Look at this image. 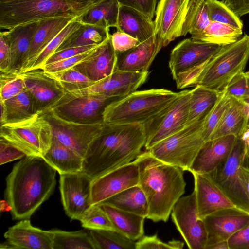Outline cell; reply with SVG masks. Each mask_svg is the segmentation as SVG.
Instances as JSON below:
<instances>
[{
    "instance_id": "obj_1",
    "label": "cell",
    "mask_w": 249,
    "mask_h": 249,
    "mask_svg": "<svg viewBox=\"0 0 249 249\" xmlns=\"http://www.w3.org/2000/svg\"><path fill=\"white\" fill-rule=\"evenodd\" d=\"M56 172L39 156H25L13 166L4 191L13 219H30L48 199L56 185Z\"/></svg>"
},
{
    "instance_id": "obj_2",
    "label": "cell",
    "mask_w": 249,
    "mask_h": 249,
    "mask_svg": "<svg viewBox=\"0 0 249 249\" xmlns=\"http://www.w3.org/2000/svg\"><path fill=\"white\" fill-rule=\"evenodd\" d=\"M145 142L143 124H104L85 155L82 171L93 180L134 160Z\"/></svg>"
},
{
    "instance_id": "obj_3",
    "label": "cell",
    "mask_w": 249,
    "mask_h": 249,
    "mask_svg": "<svg viewBox=\"0 0 249 249\" xmlns=\"http://www.w3.org/2000/svg\"><path fill=\"white\" fill-rule=\"evenodd\" d=\"M135 160L139 168V185L148 204L146 218L154 222H166L185 191L184 171L157 159L146 150Z\"/></svg>"
},
{
    "instance_id": "obj_4",
    "label": "cell",
    "mask_w": 249,
    "mask_h": 249,
    "mask_svg": "<svg viewBox=\"0 0 249 249\" xmlns=\"http://www.w3.org/2000/svg\"><path fill=\"white\" fill-rule=\"evenodd\" d=\"M249 59V36L245 34L174 80L178 89L201 86L223 92L231 79L244 71Z\"/></svg>"
},
{
    "instance_id": "obj_5",
    "label": "cell",
    "mask_w": 249,
    "mask_h": 249,
    "mask_svg": "<svg viewBox=\"0 0 249 249\" xmlns=\"http://www.w3.org/2000/svg\"><path fill=\"white\" fill-rule=\"evenodd\" d=\"M178 92L165 89L135 91L106 107L105 124H144L167 107Z\"/></svg>"
},
{
    "instance_id": "obj_6",
    "label": "cell",
    "mask_w": 249,
    "mask_h": 249,
    "mask_svg": "<svg viewBox=\"0 0 249 249\" xmlns=\"http://www.w3.org/2000/svg\"><path fill=\"white\" fill-rule=\"evenodd\" d=\"M206 116L146 150L162 162L188 171L205 143L202 133Z\"/></svg>"
},
{
    "instance_id": "obj_7",
    "label": "cell",
    "mask_w": 249,
    "mask_h": 249,
    "mask_svg": "<svg viewBox=\"0 0 249 249\" xmlns=\"http://www.w3.org/2000/svg\"><path fill=\"white\" fill-rule=\"evenodd\" d=\"M0 135L27 156L42 157L53 138L52 124L44 115L37 113L23 120L1 124Z\"/></svg>"
},
{
    "instance_id": "obj_8",
    "label": "cell",
    "mask_w": 249,
    "mask_h": 249,
    "mask_svg": "<svg viewBox=\"0 0 249 249\" xmlns=\"http://www.w3.org/2000/svg\"><path fill=\"white\" fill-rule=\"evenodd\" d=\"M79 15L63 0H11L0 2V28L18 25L55 17Z\"/></svg>"
},
{
    "instance_id": "obj_9",
    "label": "cell",
    "mask_w": 249,
    "mask_h": 249,
    "mask_svg": "<svg viewBox=\"0 0 249 249\" xmlns=\"http://www.w3.org/2000/svg\"><path fill=\"white\" fill-rule=\"evenodd\" d=\"M245 161L243 141L237 137L228 158L209 174L235 207L249 213V198L243 173Z\"/></svg>"
},
{
    "instance_id": "obj_10",
    "label": "cell",
    "mask_w": 249,
    "mask_h": 249,
    "mask_svg": "<svg viewBox=\"0 0 249 249\" xmlns=\"http://www.w3.org/2000/svg\"><path fill=\"white\" fill-rule=\"evenodd\" d=\"M123 97H108L102 95L70 96L64 95L37 113L44 115L54 111L68 120L82 123L103 122V113L107 106Z\"/></svg>"
},
{
    "instance_id": "obj_11",
    "label": "cell",
    "mask_w": 249,
    "mask_h": 249,
    "mask_svg": "<svg viewBox=\"0 0 249 249\" xmlns=\"http://www.w3.org/2000/svg\"><path fill=\"white\" fill-rule=\"evenodd\" d=\"M190 94L191 90L178 92V97L167 107L143 124L146 150L186 126Z\"/></svg>"
},
{
    "instance_id": "obj_12",
    "label": "cell",
    "mask_w": 249,
    "mask_h": 249,
    "mask_svg": "<svg viewBox=\"0 0 249 249\" xmlns=\"http://www.w3.org/2000/svg\"><path fill=\"white\" fill-rule=\"evenodd\" d=\"M44 116L52 124L53 137L83 159L89 148L104 128L103 122H75L64 119L53 111Z\"/></svg>"
},
{
    "instance_id": "obj_13",
    "label": "cell",
    "mask_w": 249,
    "mask_h": 249,
    "mask_svg": "<svg viewBox=\"0 0 249 249\" xmlns=\"http://www.w3.org/2000/svg\"><path fill=\"white\" fill-rule=\"evenodd\" d=\"M171 214L173 222L188 248L205 249L207 231L203 220L198 216L194 190L178 200Z\"/></svg>"
},
{
    "instance_id": "obj_14",
    "label": "cell",
    "mask_w": 249,
    "mask_h": 249,
    "mask_svg": "<svg viewBox=\"0 0 249 249\" xmlns=\"http://www.w3.org/2000/svg\"><path fill=\"white\" fill-rule=\"evenodd\" d=\"M92 179L83 171L60 175V192L64 209L72 220H80L92 206Z\"/></svg>"
},
{
    "instance_id": "obj_15",
    "label": "cell",
    "mask_w": 249,
    "mask_h": 249,
    "mask_svg": "<svg viewBox=\"0 0 249 249\" xmlns=\"http://www.w3.org/2000/svg\"><path fill=\"white\" fill-rule=\"evenodd\" d=\"M148 71L132 72L115 70L110 75L82 89L65 91L70 96L102 95L108 97H124L135 91L146 80Z\"/></svg>"
},
{
    "instance_id": "obj_16",
    "label": "cell",
    "mask_w": 249,
    "mask_h": 249,
    "mask_svg": "<svg viewBox=\"0 0 249 249\" xmlns=\"http://www.w3.org/2000/svg\"><path fill=\"white\" fill-rule=\"evenodd\" d=\"M139 168L134 160L92 180V205L99 204L131 187L139 185Z\"/></svg>"
},
{
    "instance_id": "obj_17",
    "label": "cell",
    "mask_w": 249,
    "mask_h": 249,
    "mask_svg": "<svg viewBox=\"0 0 249 249\" xmlns=\"http://www.w3.org/2000/svg\"><path fill=\"white\" fill-rule=\"evenodd\" d=\"M190 0H160L155 11V32L160 48L181 36Z\"/></svg>"
},
{
    "instance_id": "obj_18",
    "label": "cell",
    "mask_w": 249,
    "mask_h": 249,
    "mask_svg": "<svg viewBox=\"0 0 249 249\" xmlns=\"http://www.w3.org/2000/svg\"><path fill=\"white\" fill-rule=\"evenodd\" d=\"M222 46L191 37L179 42L172 50L169 61L173 79L210 58Z\"/></svg>"
},
{
    "instance_id": "obj_19",
    "label": "cell",
    "mask_w": 249,
    "mask_h": 249,
    "mask_svg": "<svg viewBox=\"0 0 249 249\" xmlns=\"http://www.w3.org/2000/svg\"><path fill=\"white\" fill-rule=\"evenodd\" d=\"M207 234L206 247L228 240L249 223V213L236 207L217 211L203 219Z\"/></svg>"
},
{
    "instance_id": "obj_20",
    "label": "cell",
    "mask_w": 249,
    "mask_h": 249,
    "mask_svg": "<svg viewBox=\"0 0 249 249\" xmlns=\"http://www.w3.org/2000/svg\"><path fill=\"white\" fill-rule=\"evenodd\" d=\"M18 74L33 96L36 113L51 106L65 93L59 82L42 69H33Z\"/></svg>"
},
{
    "instance_id": "obj_21",
    "label": "cell",
    "mask_w": 249,
    "mask_h": 249,
    "mask_svg": "<svg viewBox=\"0 0 249 249\" xmlns=\"http://www.w3.org/2000/svg\"><path fill=\"white\" fill-rule=\"evenodd\" d=\"M194 178L198 216L203 219L217 211L235 207L212 179L209 173H192Z\"/></svg>"
},
{
    "instance_id": "obj_22",
    "label": "cell",
    "mask_w": 249,
    "mask_h": 249,
    "mask_svg": "<svg viewBox=\"0 0 249 249\" xmlns=\"http://www.w3.org/2000/svg\"><path fill=\"white\" fill-rule=\"evenodd\" d=\"M237 137L226 135L205 142L195 158L189 171L191 173H210L229 157Z\"/></svg>"
},
{
    "instance_id": "obj_23",
    "label": "cell",
    "mask_w": 249,
    "mask_h": 249,
    "mask_svg": "<svg viewBox=\"0 0 249 249\" xmlns=\"http://www.w3.org/2000/svg\"><path fill=\"white\" fill-rule=\"evenodd\" d=\"M75 18L55 17L39 21L29 52L21 64L18 74L29 71L38 55Z\"/></svg>"
},
{
    "instance_id": "obj_24",
    "label": "cell",
    "mask_w": 249,
    "mask_h": 249,
    "mask_svg": "<svg viewBox=\"0 0 249 249\" xmlns=\"http://www.w3.org/2000/svg\"><path fill=\"white\" fill-rule=\"evenodd\" d=\"M117 54L109 37L96 47L91 54L74 67L93 81L98 82L116 70Z\"/></svg>"
},
{
    "instance_id": "obj_25",
    "label": "cell",
    "mask_w": 249,
    "mask_h": 249,
    "mask_svg": "<svg viewBox=\"0 0 249 249\" xmlns=\"http://www.w3.org/2000/svg\"><path fill=\"white\" fill-rule=\"evenodd\" d=\"M4 236L15 249H53V231L35 227L29 219L20 220L10 227Z\"/></svg>"
},
{
    "instance_id": "obj_26",
    "label": "cell",
    "mask_w": 249,
    "mask_h": 249,
    "mask_svg": "<svg viewBox=\"0 0 249 249\" xmlns=\"http://www.w3.org/2000/svg\"><path fill=\"white\" fill-rule=\"evenodd\" d=\"M161 50L156 35L124 52L116 53V70L144 72L148 70Z\"/></svg>"
},
{
    "instance_id": "obj_27",
    "label": "cell",
    "mask_w": 249,
    "mask_h": 249,
    "mask_svg": "<svg viewBox=\"0 0 249 249\" xmlns=\"http://www.w3.org/2000/svg\"><path fill=\"white\" fill-rule=\"evenodd\" d=\"M117 31L127 34L143 42L155 35L152 19L139 11L120 5L116 26Z\"/></svg>"
},
{
    "instance_id": "obj_28",
    "label": "cell",
    "mask_w": 249,
    "mask_h": 249,
    "mask_svg": "<svg viewBox=\"0 0 249 249\" xmlns=\"http://www.w3.org/2000/svg\"><path fill=\"white\" fill-rule=\"evenodd\" d=\"M248 112L244 101L231 98L210 140L229 135L240 137L246 128Z\"/></svg>"
},
{
    "instance_id": "obj_29",
    "label": "cell",
    "mask_w": 249,
    "mask_h": 249,
    "mask_svg": "<svg viewBox=\"0 0 249 249\" xmlns=\"http://www.w3.org/2000/svg\"><path fill=\"white\" fill-rule=\"evenodd\" d=\"M38 21L21 24L6 31L11 53L9 71L18 74L21 64L29 52Z\"/></svg>"
},
{
    "instance_id": "obj_30",
    "label": "cell",
    "mask_w": 249,
    "mask_h": 249,
    "mask_svg": "<svg viewBox=\"0 0 249 249\" xmlns=\"http://www.w3.org/2000/svg\"><path fill=\"white\" fill-rule=\"evenodd\" d=\"M43 158L59 175L83 170V158L54 137L50 148Z\"/></svg>"
},
{
    "instance_id": "obj_31",
    "label": "cell",
    "mask_w": 249,
    "mask_h": 249,
    "mask_svg": "<svg viewBox=\"0 0 249 249\" xmlns=\"http://www.w3.org/2000/svg\"><path fill=\"white\" fill-rule=\"evenodd\" d=\"M108 215L114 229L133 241L144 236L145 217L107 204H99Z\"/></svg>"
},
{
    "instance_id": "obj_32",
    "label": "cell",
    "mask_w": 249,
    "mask_h": 249,
    "mask_svg": "<svg viewBox=\"0 0 249 249\" xmlns=\"http://www.w3.org/2000/svg\"><path fill=\"white\" fill-rule=\"evenodd\" d=\"M0 102V124L23 120L36 113L33 96L26 88L18 95Z\"/></svg>"
},
{
    "instance_id": "obj_33",
    "label": "cell",
    "mask_w": 249,
    "mask_h": 249,
    "mask_svg": "<svg viewBox=\"0 0 249 249\" xmlns=\"http://www.w3.org/2000/svg\"><path fill=\"white\" fill-rule=\"evenodd\" d=\"M146 218L149 212L146 197L139 185L128 188L102 203Z\"/></svg>"
},
{
    "instance_id": "obj_34",
    "label": "cell",
    "mask_w": 249,
    "mask_h": 249,
    "mask_svg": "<svg viewBox=\"0 0 249 249\" xmlns=\"http://www.w3.org/2000/svg\"><path fill=\"white\" fill-rule=\"evenodd\" d=\"M224 92H218L201 86H196L191 90L189 112L186 126L206 116L215 106Z\"/></svg>"
},
{
    "instance_id": "obj_35",
    "label": "cell",
    "mask_w": 249,
    "mask_h": 249,
    "mask_svg": "<svg viewBox=\"0 0 249 249\" xmlns=\"http://www.w3.org/2000/svg\"><path fill=\"white\" fill-rule=\"evenodd\" d=\"M120 4L117 0H105L77 17L82 24L107 28L116 27Z\"/></svg>"
},
{
    "instance_id": "obj_36",
    "label": "cell",
    "mask_w": 249,
    "mask_h": 249,
    "mask_svg": "<svg viewBox=\"0 0 249 249\" xmlns=\"http://www.w3.org/2000/svg\"><path fill=\"white\" fill-rule=\"evenodd\" d=\"M110 36L108 28L82 24L63 42L56 52L72 47L99 45Z\"/></svg>"
},
{
    "instance_id": "obj_37",
    "label": "cell",
    "mask_w": 249,
    "mask_h": 249,
    "mask_svg": "<svg viewBox=\"0 0 249 249\" xmlns=\"http://www.w3.org/2000/svg\"><path fill=\"white\" fill-rule=\"evenodd\" d=\"M211 21L206 0H190L181 31V36L188 33L193 38L200 34Z\"/></svg>"
},
{
    "instance_id": "obj_38",
    "label": "cell",
    "mask_w": 249,
    "mask_h": 249,
    "mask_svg": "<svg viewBox=\"0 0 249 249\" xmlns=\"http://www.w3.org/2000/svg\"><path fill=\"white\" fill-rule=\"evenodd\" d=\"M242 29L216 21H210L200 34L193 38L224 46L235 42L242 36Z\"/></svg>"
},
{
    "instance_id": "obj_39",
    "label": "cell",
    "mask_w": 249,
    "mask_h": 249,
    "mask_svg": "<svg viewBox=\"0 0 249 249\" xmlns=\"http://www.w3.org/2000/svg\"><path fill=\"white\" fill-rule=\"evenodd\" d=\"M53 249H96L89 233L53 230Z\"/></svg>"
},
{
    "instance_id": "obj_40",
    "label": "cell",
    "mask_w": 249,
    "mask_h": 249,
    "mask_svg": "<svg viewBox=\"0 0 249 249\" xmlns=\"http://www.w3.org/2000/svg\"><path fill=\"white\" fill-rule=\"evenodd\" d=\"M96 249H136V242L115 230H93L89 232Z\"/></svg>"
},
{
    "instance_id": "obj_41",
    "label": "cell",
    "mask_w": 249,
    "mask_h": 249,
    "mask_svg": "<svg viewBox=\"0 0 249 249\" xmlns=\"http://www.w3.org/2000/svg\"><path fill=\"white\" fill-rule=\"evenodd\" d=\"M82 24L78 20L77 17L74 18L38 55L30 70L42 69L46 61L56 52L63 42Z\"/></svg>"
},
{
    "instance_id": "obj_42",
    "label": "cell",
    "mask_w": 249,
    "mask_h": 249,
    "mask_svg": "<svg viewBox=\"0 0 249 249\" xmlns=\"http://www.w3.org/2000/svg\"><path fill=\"white\" fill-rule=\"evenodd\" d=\"M47 73L58 81L65 91L82 89L96 82L90 80L74 67L53 73Z\"/></svg>"
},
{
    "instance_id": "obj_43",
    "label": "cell",
    "mask_w": 249,
    "mask_h": 249,
    "mask_svg": "<svg viewBox=\"0 0 249 249\" xmlns=\"http://www.w3.org/2000/svg\"><path fill=\"white\" fill-rule=\"evenodd\" d=\"M208 15L211 21H216L242 29V21L222 1L206 0Z\"/></svg>"
},
{
    "instance_id": "obj_44",
    "label": "cell",
    "mask_w": 249,
    "mask_h": 249,
    "mask_svg": "<svg viewBox=\"0 0 249 249\" xmlns=\"http://www.w3.org/2000/svg\"><path fill=\"white\" fill-rule=\"evenodd\" d=\"M83 227L93 230H114L105 210L99 204L92 205L80 219Z\"/></svg>"
},
{
    "instance_id": "obj_45",
    "label": "cell",
    "mask_w": 249,
    "mask_h": 249,
    "mask_svg": "<svg viewBox=\"0 0 249 249\" xmlns=\"http://www.w3.org/2000/svg\"><path fill=\"white\" fill-rule=\"evenodd\" d=\"M0 101H4L22 92L25 86L18 74L7 71L0 72Z\"/></svg>"
},
{
    "instance_id": "obj_46",
    "label": "cell",
    "mask_w": 249,
    "mask_h": 249,
    "mask_svg": "<svg viewBox=\"0 0 249 249\" xmlns=\"http://www.w3.org/2000/svg\"><path fill=\"white\" fill-rule=\"evenodd\" d=\"M183 246V242L174 239L168 243L164 242L157 234L143 236L136 242V249H182Z\"/></svg>"
},
{
    "instance_id": "obj_47",
    "label": "cell",
    "mask_w": 249,
    "mask_h": 249,
    "mask_svg": "<svg viewBox=\"0 0 249 249\" xmlns=\"http://www.w3.org/2000/svg\"><path fill=\"white\" fill-rule=\"evenodd\" d=\"M248 86L246 72H241L230 82L226 89V93L230 97L243 101L248 93Z\"/></svg>"
},
{
    "instance_id": "obj_48",
    "label": "cell",
    "mask_w": 249,
    "mask_h": 249,
    "mask_svg": "<svg viewBox=\"0 0 249 249\" xmlns=\"http://www.w3.org/2000/svg\"><path fill=\"white\" fill-rule=\"evenodd\" d=\"M94 48L63 60L46 64L42 69L46 73H53L72 68L88 57Z\"/></svg>"
},
{
    "instance_id": "obj_49",
    "label": "cell",
    "mask_w": 249,
    "mask_h": 249,
    "mask_svg": "<svg viewBox=\"0 0 249 249\" xmlns=\"http://www.w3.org/2000/svg\"><path fill=\"white\" fill-rule=\"evenodd\" d=\"M26 155L0 138V164L3 165L17 160H21Z\"/></svg>"
},
{
    "instance_id": "obj_50",
    "label": "cell",
    "mask_w": 249,
    "mask_h": 249,
    "mask_svg": "<svg viewBox=\"0 0 249 249\" xmlns=\"http://www.w3.org/2000/svg\"><path fill=\"white\" fill-rule=\"evenodd\" d=\"M120 5L135 9L152 19L155 14L157 0H117Z\"/></svg>"
},
{
    "instance_id": "obj_51",
    "label": "cell",
    "mask_w": 249,
    "mask_h": 249,
    "mask_svg": "<svg viewBox=\"0 0 249 249\" xmlns=\"http://www.w3.org/2000/svg\"><path fill=\"white\" fill-rule=\"evenodd\" d=\"M113 47L116 53L127 51L140 43L130 35L119 31L111 35Z\"/></svg>"
},
{
    "instance_id": "obj_52",
    "label": "cell",
    "mask_w": 249,
    "mask_h": 249,
    "mask_svg": "<svg viewBox=\"0 0 249 249\" xmlns=\"http://www.w3.org/2000/svg\"><path fill=\"white\" fill-rule=\"evenodd\" d=\"M11 53L9 41L6 31L0 33V71L5 72L10 70Z\"/></svg>"
},
{
    "instance_id": "obj_53",
    "label": "cell",
    "mask_w": 249,
    "mask_h": 249,
    "mask_svg": "<svg viewBox=\"0 0 249 249\" xmlns=\"http://www.w3.org/2000/svg\"><path fill=\"white\" fill-rule=\"evenodd\" d=\"M229 249H249V223L227 240Z\"/></svg>"
},
{
    "instance_id": "obj_54",
    "label": "cell",
    "mask_w": 249,
    "mask_h": 249,
    "mask_svg": "<svg viewBox=\"0 0 249 249\" xmlns=\"http://www.w3.org/2000/svg\"><path fill=\"white\" fill-rule=\"evenodd\" d=\"M97 46L98 45H92L81 47H72L56 52L46 61L45 65L57 62L76 55L91 50Z\"/></svg>"
},
{
    "instance_id": "obj_55",
    "label": "cell",
    "mask_w": 249,
    "mask_h": 249,
    "mask_svg": "<svg viewBox=\"0 0 249 249\" xmlns=\"http://www.w3.org/2000/svg\"><path fill=\"white\" fill-rule=\"evenodd\" d=\"M11 0H0V2H5ZM76 12L79 16L93 6L105 0H63Z\"/></svg>"
},
{
    "instance_id": "obj_56",
    "label": "cell",
    "mask_w": 249,
    "mask_h": 249,
    "mask_svg": "<svg viewBox=\"0 0 249 249\" xmlns=\"http://www.w3.org/2000/svg\"><path fill=\"white\" fill-rule=\"evenodd\" d=\"M238 17L249 13V0H222Z\"/></svg>"
},
{
    "instance_id": "obj_57",
    "label": "cell",
    "mask_w": 249,
    "mask_h": 249,
    "mask_svg": "<svg viewBox=\"0 0 249 249\" xmlns=\"http://www.w3.org/2000/svg\"><path fill=\"white\" fill-rule=\"evenodd\" d=\"M240 138L244 144L246 160L249 163V127L245 129Z\"/></svg>"
},
{
    "instance_id": "obj_58",
    "label": "cell",
    "mask_w": 249,
    "mask_h": 249,
    "mask_svg": "<svg viewBox=\"0 0 249 249\" xmlns=\"http://www.w3.org/2000/svg\"><path fill=\"white\" fill-rule=\"evenodd\" d=\"M206 249H229L227 240L215 243L206 247Z\"/></svg>"
},
{
    "instance_id": "obj_59",
    "label": "cell",
    "mask_w": 249,
    "mask_h": 249,
    "mask_svg": "<svg viewBox=\"0 0 249 249\" xmlns=\"http://www.w3.org/2000/svg\"><path fill=\"white\" fill-rule=\"evenodd\" d=\"M243 173L244 178L246 191L249 198V167L244 166Z\"/></svg>"
},
{
    "instance_id": "obj_60",
    "label": "cell",
    "mask_w": 249,
    "mask_h": 249,
    "mask_svg": "<svg viewBox=\"0 0 249 249\" xmlns=\"http://www.w3.org/2000/svg\"><path fill=\"white\" fill-rule=\"evenodd\" d=\"M247 74V80H248V93L246 97L243 100L244 101L248 106L249 107V112L248 115V118L247 120L246 124V128L249 127V71L246 72Z\"/></svg>"
},
{
    "instance_id": "obj_61",
    "label": "cell",
    "mask_w": 249,
    "mask_h": 249,
    "mask_svg": "<svg viewBox=\"0 0 249 249\" xmlns=\"http://www.w3.org/2000/svg\"><path fill=\"white\" fill-rule=\"evenodd\" d=\"M0 249H15L14 247L6 240L0 244Z\"/></svg>"
}]
</instances>
